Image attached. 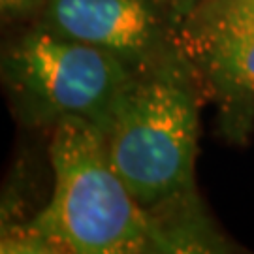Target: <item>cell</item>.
Segmentation results:
<instances>
[{
  "mask_svg": "<svg viewBox=\"0 0 254 254\" xmlns=\"http://www.w3.org/2000/svg\"><path fill=\"white\" fill-rule=\"evenodd\" d=\"M53 127V196L28 224V245L75 254L145 253L172 245L115 172L104 130L81 117H64Z\"/></svg>",
  "mask_w": 254,
  "mask_h": 254,
  "instance_id": "6da1fadb",
  "label": "cell"
},
{
  "mask_svg": "<svg viewBox=\"0 0 254 254\" xmlns=\"http://www.w3.org/2000/svg\"><path fill=\"white\" fill-rule=\"evenodd\" d=\"M198 104L187 75L160 61L136 75L111 115L109 160L149 213L194 194Z\"/></svg>",
  "mask_w": 254,
  "mask_h": 254,
  "instance_id": "7a4b0ae2",
  "label": "cell"
},
{
  "mask_svg": "<svg viewBox=\"0 0 254 254\" xmlns=\"http://www.w3.org/2000/svg\"><path fill=\"white\" fill-rule=\"evenodd\" d=\"M6 81L40 123L81 117L106 130L121 96L143 70L119 55L55 34L27 30L4 55Z\"/></svg>",
  "mask_w": 254,
  "mask_h": 254,
  "instance_id": "3957f363",
  "label": "cell"
},
{
  "mask_svg": "<svg viewBox=\"0 0 254 254\" xmlns=\"http://www.w3.org/2000/svg\"><path fill=\"white\" fill-rule=\"evenodd\" d=\"M166 21L154 0H46L38 25L147 70L164 61Z\"/></svg>",
  "mask_w": 254,
  "mask_h": 254,
  "instance_id": "277c9868",
  "label": "cell"
},
{
  "mask_svg": "<svg viewBox=\"0 0 254 254\" xmlns=\"http://www.w3.org/2000/svg\"><path fill=\"white\" fill-rule=\"evenodd\" d=\"M201 70L230 94H254V15L190 28Z\"/></svg>",
  "mask_w": 254,
  "mask_h": 254,
  "instance_id": "5b68a950",
  "label": "cell"
},
{
  "mask_svg": "<svg viewBox=\"0 0 254 254\" xmlns=\"http://www.w3.org/2000/svg\"><path fill=\"white\" fill-rule=\"evenodd\" d=\"M254 15V0H205L187 17L190 28H201L224 21Z\"/></svg>",
  "mask_w": 254,
  "mask_h": 254,
  "instance_id": "8992f818",
  "label": "cell"
},
{
  "mask_svg": "<svg viewBox=\"0 0 254 254\" xmlns=\"http://www.w3.org/2000/svg\"><path fill=\"white\" fill-rule=\"evenodd\" d=\"M46 0H0V11L6 23L40 17Z\"/></svg>",
  "mask_w": 254,
  "mask_h": 254,
  "instance_id": "52a82bcc",
  "label": "cell"
},
{
  "mask_svg": "<svg viewBox=\"0 0 254 254\" xmlns=\"http://www.w3.org/2000/svg\"><path fill=\"white\" fill-rule=\"evenodd\" d=\"M160 8L172 17V21H187V17L196 8L198 0H154Z\"/></svg>",
  "mask_w": 254,
  "mask_h": 254,
  "instance_id": "ba28073f",
  "label": "cell"
}]
</instances>
